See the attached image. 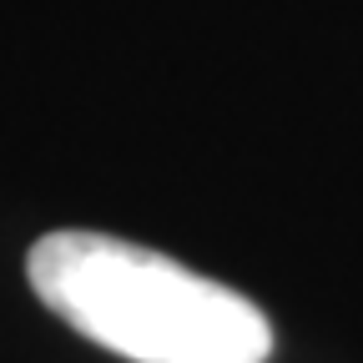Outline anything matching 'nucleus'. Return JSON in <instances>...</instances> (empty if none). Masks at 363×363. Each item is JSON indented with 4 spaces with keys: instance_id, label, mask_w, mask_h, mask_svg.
<instances>
[{
    "instance_id": "obj_1",
    "label": "nucleus",
    "mask_w": 363,
    "mask_h": 363,
    "mask_svg": "<svg viewBox=\"0 0 363 363\" xmlns=\"http://www.w3.org/2000/svg\"><path fill=\"white\" fill-rule=\"evenodd\" d=\"M30 288L61 323L131 363H267V313L187 262L111 233H45Z\"/></svg>"
}]
</instances>
